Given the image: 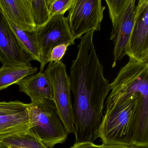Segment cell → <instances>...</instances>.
Returning <instances> with one entry per match:
<instances>
[{
    "label": "cell",
    "instance_id": "cell-1",
    "mask_svg": "<svg viewBox=\"0 0 148 148\" xmlns=\"http://www.w3.org/2000/svg\"><path fill=\"white\" fill-rule=\"evenodd\" d=\"M94 33L80 38L76 59L70 68L75 143H93L103 116L105 103L110 91L93 43Z\"/></svg>",
    "mask_w": 148,
    "mask_h": 148
},
{
    "label": "cell",
    "instance_id": "cell-2",
    "mask_svg": "<svg viewBox=\"0 0 148 148\" xmlns=\"http://www.w3.org/2000/svg\"><path fill=\"white\" fill-rule=\"evenodd\" d=\"M98 138L102 143L148 146V93L106 98Z\"/></svg>",
    "mask_w": 148,
    "mask_h": 148
},
{
    "label": "cell",
    "instance_id": "cell-3",
    "mask_svg": "<svg viewBox=\"0 0 148 148\" xmlns=\"http://www.w3.org/2000/svg\"><path fill=\"white\" fill-rule=\"evenodd\" d=\"M29 131L47 148L62 144L68 137L66 130L52 99L28 104Z\"/></svg>",
    "mask_w": 148,
    "mask_h": 148
},
{
    "label": "cell",
    "instance_id": "cell-4",
    "mask_svg": "<svg viewBox=\"0 0 148 148\" xmlns=\"http://www.w3.org/2000/svg\"><path fill=\"white\" fill-rule=\"evenodd\" d=\"M112 31L110 40L113 42V62H117L126 56V50L134 25L136 13L135 0H106Z\"/></svg>",
    "mask_w": 148,
    "mask_h": 148
},
{
    "label": "cell",
    "instance_id": "cell-5",
    "mask_svg": "<svg viewBox=\"0 0 148 148\" xmlns=\"http://www.w3.org/2000/svg\"><path fill=\"white\" fill-rule=\"evenodd\" d=\"M44 73L51 85L52 100L60 119L68 133L74 134L71 83L66 66L61 61L51 62Z\"/></svg>",
    "mask_w": 148,
    "mask_h": 148
},
{
    "label": "cell",
    "instance_id": "cell-6",
    "mask_svg": "<svg viewBox=\"0 0 148 148\" xmlns=\"http://www.w3.org/2000/svg\"><path fill=\"white\" fill-rule=\"evenodd\" d=\"M105 8L101 0H74L67 17L73 39L91 31H100Z\"/></svg>",
    "mask_w": 148,
    "mask_h": 148
},
{
    "label": "cell",
    "instance_id": "cell-7",
    "mask_svg": "<svg viewBox=\"0 0 148 148\" xmlns=\"http://www.w3.org/2000/svg\"><path fill=\"white\" fill-rule=\"evenodd\" d=\"M35 36L40 53V71L43 72L52 50L63 44H75L71 33L67 17L55 16L52 17L44 25L36 29Z\"/></svg>",
    "mask_w": 148,
    "mask_h": 148
},
{
    "label": "cell",
    "instance_id": "cell-8",
    "mask_svg": "<svg viewBox=\"0 0 148 148\" xmlns=\"http://www.w3.org/2000/svg\"><path fill=\"white\" fill-rule=\"evenodd\" d=\"M126 56L138 62H148V0H139L136 6Z\"/></svg>",
    "mask_w": 148,
    "mask_h": 148
},
{
    "label": "cell",
    "instance_id": "cell-9",
    "mask_svg": "<svg viewBox=\"0 0 148 148\" xmlns=\"http://www.w3.org/2000/svg\"><path fill=\"white\" fill-rule=\"evenodd\" d=\"M8 21L0 9V62L3 65H31Z\"/></svg>",
    "mask_w": 148,
    "mask_h": 148
},
{
    "label": "cell",
    "instance_id": "cell-10",
    "mask_svg": "<svg viewBox=\"0 0 148 148\" xmlns=\"http://www.w3.org/2000/svg\"><path fill=\"white\" fill-rule=\"evenodd\" d=\"M0 9L6 18L21 30H36L30 0H0Z\"/></svg>",
    "mask_w": 148,
    "mask_h": 148
},
{
    "label": "cell",
    "instance_id": "cell-11",
    "mask_svg": "<svg viewBox=\"0 0 148 148\" xmlns=\"http://www.w3.org/2000/svg\"><path fill=\"white\" fill-rule=\"evenodd\" d=\"M17 84L21 92L29 97L31 103L53 99L51 85L44 72L28 76Z\"/></svg>",
    "mask_w": 148,
    "mask_h": 148
},
{
    "label": "cell",
    "instance_id": "cell-12",
    "mask_svg": "<svg viewBox=\"0 0 148 148\" xmlns=\"http://www.w3.org/2000/svg\"><path fill=\"white\" fill-rule=\"evenodd\" d=\"M29 132L26 110L16 114L0 116V143L6 138Z\"/></svg>",
    "mask_w": 148,
    "mask_h": 148
},
{
    "label": "cell",
    "instance_id": "cell-13",
    "mask_svg": "<svg viewBox=\"0 0 148 148\" xmlns=\"http://www.w3.org/2000/svg\"><path fill=\"white\" fill-rule=\"evenodd\" d=\"M38 68L31 65H3L0 68V91L8 88L28 76L36 73Z\"/></svg>",
    "mask_w": 148,
    "mask_h": 148
},
{
    "label": "cell",
    "instance_id": "cell-14",
    "mask_svg": "<svg viewBox=\"0 0 148 148\" xmlns=\"http://www.w3.org/2000/svg\"><path fill=\"white\" fill-rule=\"evenodd\" d=\"M7 20L18 42L30 61L35 60L40 63V51L36 40L35 31L32 32L22 31L8 20Z\"/></svg>",
    "mask_w": 148,
    "mask_h": 148
},
{
    "label": "cell",
    "instance_id": "cell-15",
    "mask_svg": "<svg viewBox=\"0 0 148 148\" xmlns=\"http://www.w3.org/2000/svg\"><path fill=\"white\" fill-rule=\"evenodd\" d=\"M0 143L8 148H47L30 132L6 138Z\"/></svg>",
    "mask_w": 148,
    "mask_h": 148
},
{
    "label": "cell",
    "instance_id": "cell-16",
    "mask_svg": "<svg viewBox=\"0 0 148 148\" xmlns=\"http://www.w3.org/2000/svg\"><path fill=\"white\" fill-rule=\"evenodd\" d=\"M30 2L32 16L37 29L50 20L47 0H30Z\"/></svg>",
    "mask_w": 148,
    "mask_h": 148
},
{
    "label": "cell",
    "instance_id": "cell-17",
    "mask_svg": "<svg viewBox=\"0 0 148 148\" xmlns=\"http://www.w3.org/2000/svg\"><path fill=\"white\" fill-rule=\"evenodd\" d=\"M74 0H47L50 18L53 16H64L73 5Z\"/></svg>",
    "mask_w": 148,
    "mask_h": 148
},
{
    "label": "cell",
    "instance_id": "cell-18",
    "mask_svg": "<svg viewBox=\"0 0 148 148\" xmlns=\"http://www.w3.org/2000/svg\"><path fill=\"white\" fill-rule=\"evenodd\" d=\"M28 104L21 101L0 102V116L16 114L26 110Z\"/></svg>",
    "mask_w": 148,
    "mask_h": 148
},
{
    "label": "cell",
    "instance_id": "cell-19",
    "mask_svg": "<svg viewBox=\"0 0 148 148\" xmlns=\"http://www.w3.org/2000/svg\"><path fill=\"white\" fill-rule=\"evenodd\" d=\"M70 148H148V146H139L132 145L116 143H102L101 145H97L93 143L84 142L78 143H75Z\"/></svg>",
    "mask_w": 148,
    "mask_h": 148
},
{
    "label": "cell",
    "instance_id": "cell-20",
    "mask_svg": "<svg viewBox=\"0 0 148 148\" xmlns=\"http://www.w3.org/2000/svg\"><path fill=\"white\" fill-rule=\"evenodd\" d=\"M70 46H71L70 45L67 44H63L55 47L52 50L50 53L48 63L61 61L62 58L65 54L68 47Z\"/></svg>",
    "mask_w": 148,
    "mask_h": 148
},
{
    "label": "cell",
    "instance_id": "cell-21",
    "mask_svg": "<svg viewBox=\"0 0 148 148\" xmlns=\"http://www.w3.org/2000/svg\"><path fill=\"white\" fill-rule=\"evenodd\" d=\"M0 148H8L6 147L5 146L1 144V143H0Z\"/></svg>",
    "mask_w": 148,
    "mask_h": 148
}]
</instances>
